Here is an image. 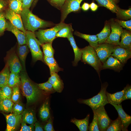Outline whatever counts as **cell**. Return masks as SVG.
Wrapping results in <instances>:
<instances>
[{"instance_id":"obj_20","label":"cell","mask_w":131,"mask_h":131,"mask_svg":"<svg viewBox=\"0 0 131 131\" xmlns=\"http://www.w3.org/2000/svg\"><path fill=\"white\" fill-rule=\"evenodd\" d=\"M52 85L54 90L61 92L64 88V84L57 73H54L50 75L48 81Z\"/></svg>"},{"instance_id":"obj_3","label":"cell","mask_w":131,"mask_h":131,"mask_svg":"<svg viewBox=\"0 0 131 131\" xmlns=\"http://www.w3.org/2000/svg\"><path fill=\"white\" fill-rule=\"evenodd\" d=\"M80 49L82 53V61L93 67L100 76V72L102 69V65L94 49L89 45Z\"/></svg>"},{"instance_id":"obj_14","label":"cell","mask_w":131,"mask_h":131,"mask_svg":"<svg viewBox=\"0 0 131 131\" xmlns=\"http://www.w3.org/2000/svg\"><path fill=\"white\" fill-rule=\"evenodd\" d=\"M124 65L116 58L111 56L102 65V69H109L119 72L123 69Z\"/></svg>"},{"instance_id":"obj_55","label":"cell","mask_w":131,"mask_h":131,"mask_svg":"<svg viewBox=\"0 0 131 131\" xmlns=\"http://www.w3.org/2000/svg\"><path fill=\"white\" fill-rule=\"evenodd\" d=\"M20 0L21 1H22L23 0Z\"/></svg>"},{"instance_id":"obj_38","label":"cell","mask_w":131,"mask_h":131,"mask_svg":"<svg viewBox=\"0 0 131 131\" xmlns=\"http://www.w3.org/2000/svg\"><path fill=\"white\" fill-rule=\"evenodd\" d=\"M12 93L11 100L14 103L20 101L21 98L19 86H16L13 87Z\"/></svg>"},{"instance_id":"obj_44","label":"cell","mask_w":131,"mask_h":131,"mask_svg":"<svg viewBox=\"0 0 131 131\" xmlns=\"http://www.w3.org/2000/svg\"><path fill=\"white\" fill-rule=\"evenodd\" d=\"M52 6L61 10L66 0H47Z\"/></svg>"},{"instance_id":"obj_19","label":"cell","mask_w":131,"mask_h":131,"mask_svg":"<svg viewBox=\"0 0 131 131\" xmlns=\"http://www.w3.org/2000/svg\"><path fill=\"white\" fill-rule=\"evenodd\" d=\"M127 87V85L121 91L113 94H110L107 91L106 92L107 100L111 104L119 105L123 101V96Z\"/></svg>"},{"instance_id":"obj_30","label":"cell","mask_w":131,"mask_h":131,"mask_svg":"<svg viewBox=\"0 0 131 131\" xmlns=\"http://www.w3.org/2000/svg\"><path fill=\"white\" fill-rule=\"evenodd\" d=\"M14 103L11 99L0 100V111L6 113L12 112Z\"/></svg>"},{"instance_id":"obj_18","label":"cell","mask_w":131,"mask_h":131,"mask_svg":"<svg viewBox=\"0 0 131 131\" xmlns=\"http://www.w3.org/2000/svg\"><path fill=\"white\" fill-rule=\"evenodd\" d=\"M67 38L70 41L74 53V59L73 64L74 66H75L77 65L79 61L81 60L82 52L81 49L79 48L76 45L73 35V33H70Z\"/></svg>"},{"instance_id":"obj_4","label":"cell","mask_w":131,"mask_h":131,"mask_svg":"<svg viewBox=\"0 0 131 131\" xmlns=\"http://www.w3.org/2000/svg\"><path fill=\"white\" fill-rule=\"evenodd\" d=\"M108 85L106 82L102 84L101 90L97 95L89 99L80 100V102L88 105L92 110L104 106L106 104L109 103L106 94V89Z\"/></svg>"},{"instance_id":"obj_29","label":"cell","mask_w":131,"mask_h":131,"mask_svg":"<svg viewBox=\"0 0 131 131\" xmlns=\"http://www.w3.org/2000/svg\"><path fill=\"white\" fill-rule=\"evenodd\" d=\"M40 117L43 121L47 120L49 118L50 111L49 99L47 98L45 100L39 111Z\"/></svg>"},{"instance_id":"obj_33","label":"cell","mask_w":131,"mask_h":131,"mask_svg":"<svg viewBox=\"0 0 131 131\" xmlns=\"http://www.w3.org/2000/svg\"><path fill=\"white\" fill-rule=\"evenodd\" d=\"M9 8L14 12L20 14L22 11V1L19 0H9Z\"/></svg>"},{"instance_id":"obj_51","label":"cell","mask_w":131,"mask_h":131,"mask_svg":"<svg viewBox=\"0 0 131 131\" xmlns=\"http://www.w3.org/2000/svg\"><path fill=\"white\" fill-rule=\"evenodd\" d=\"M35 131H43V130L40 123L38 122H36L34 124Z\"/></svg>"},{"instance_id":"obj_6","label":"cell","mask_w":131,"mask_h":131,"mask_svg":"<svg viewBox=\"0 0 131 131\" xmlns=\"http://www.w3.org/2000/svg\"><path fill=\"white\" fill-rule=\"evenodd\" d=\"M25 34L26 45L31 52L33 60L34 62L39 60L44 62L43 53L40 47L41 44L36 38L34 33L27 31Z\"/></svg>"},{"instance_id":"obj_7","label":"cell","mask_w":131,"mask_h":131,"mask_svg":"<svg viewBox=\"0 0 131 131\" xmlns=\"http://www.w3.org/2000/svg\"><path fill=\"white\" fill-rule=\"evenodd\" d=\"M92 110L96 115L99 131H106L112 120L109 117L104 106Z\"/></svg>"},{"instance_id":"obj_27","label":"cell","mask_w":131,"mask_h":131,"mask_svg":"<svg viewBox=\"0 0 131 131\" xmlns=\"http://www.w3.org/2000/svg\"><path fill=\"white\" fill-rule=\"evenodd\" d=\"M90 115L88 114L84 119L79 120L75 118L72 119L71 122L75 124L80 131H87L88 130Z\"/></svg>"},{"instance_id":"obj_50","label":"cell","mask_w":131,"mask_h":131,"mask_svg":"<svg viewBox=\"0 0 131 131\" xmlns=\"http://www.w3.org/2000/svg\"><path fill=\"white\" fill-rule=\"evenodd\" d=\"M7 5V2L3 0H0V12H2Z\"/></svg>"},{"instance_id":"obj_8","label":"cell","mask_w":131,"mask_h":131,"mask_svg":"<svg viewBox=\"0 0 131 131\" xmlns=\"http://www.w3.org/2000/svg\"><path fill=\"white\" fill-rule=\"evenodd\" d=\"M84 0H66L60 10L61 22H64L68 15L72 12H77L81 8L80 5Z\"/></svg>"},{"instance_id":"obj_47","label":"cell","mask_w":131,"mask_h":131,"mask_svg":"<svg viewBox=\"0 0 131 131\" xmlns=\"http://www.w3.org/2000/svg\"><path fill=\"white\" fill-rule=\"evenodd\" d=\"M131 99V86L129 85H127V88L124 93L123 100Z\"/></svg>"},{"instance_id":"obj_28","label":"cell","mask_w":131,"mask_h":131,"mask_svg":"<svg viewBox=\"0 0 131 131\" xmlns=\"http://www.w3.org/2000/svg\"><path fill=\"white\" fill-rule=\"evenodd\" d=\"M29 49L28 47L26 44L18 45L17 48V54L24 70L25 68V60L29 52Z\"/></svg>"},{"instance_id":"obj_48","label":"cell","mask_w":131,"mask_h":131,"mask_svg":"<svg viewBox=\"0 0 131 131\" xmlns=\"http://www.w3.org/2000/svg\"><path fill=\"white\" fill-rule=\"evenodd\" d=\"M34 0H23L22 1V9H29Z\"/></svg>"},{"instance_id":"obj_54","label":"cell","mask_w":131,"mask_h":131,"mask_svg":"<svg viewBox=\"0 0 131 131\" xmlns=\"http://www.w3.org/2000/svg\"><path fill=\"white\" fill-rule=\"evenodd\" d=\"M38 0H34V1L33 2L34 5H35L37 3Z\"/></svg>"},{"instance_id":"obj_34","label":"cell","mask_w":131,"mask_h":131,"mask_svg":"<svg viewBox=\"0 0 131 131\" xmlns=\"http://www.w3.org/2000/svg\"><path fill=\"white\" fill-rule=\"evenodd\" d=\"M20 78L19 73L11 72L8 81V85L11 88L20 85Z\"/></svg>"},{"instance_id":"obj_46","label":"cell","mask_w":131,"mask_h":131,"mask_svg":"<svg viewBox=\"0 0 131 131\" xmlns=\"http://www.w3.org/2000/svg\"><path fill=\"white\" fill-rule=\"evenodd\" d=\"M21 128L20 131H35L34 124L27 126L25 122L22 121L21 123Z\"/></svg>"},{"instance_id":"obj_23","label":"cell","mask_w":131,"mask_h":131,"mask_svg":"<svg viewBox=\"0 0 131 131\" xmlns=\"http://www.w3.org/2000/svg\"><path fill=\"white\" fill-rule=\"evenodd\" d=\"M74 35L84 39L89 43L90 46L95 49L98 45V39L96 35H90L81 33L77 31L75 32Z\"/></svg>"},{"instance_id":"obj_17","label":"cell","mask_w":131,"mask_h":131,"mask_svg":"<svg viewBox=\"0 0 131 131\" xmlns=\"http://www.w3.org/2000/svg\"><path fill=\"white\" fill-rule=\"evenodd\" d=\"M10 71L19 73L22 70V66L19 59L16 54H12L10 56L7 63Z\"/></svg>"},{"instance_id":"obj_2","label":"cell","mask_w":131,"mask_h":131,"mask_svg":"<svg viewBox=\"0 0 131 131\" xmlns=\"http://www.w3.org/2000/svg\"><path fill=\"white\" fill-rule=\"evenodd\" d=\"M23 25L26 31L35 32L40 28L52 26V22L43 20L33 14L29 9L22 10L20 14Z\"/></svg>"},{"instance_id":"obj_35","label":"cell","mask_w":131,"mask_h":131,"mask_svg":"<svg viewBox=\"0 0 131 131\" xmlns=\"http://www.w3.org/2000/svg\"><path fill=\"white\" fill-rule=\"evenodd\" d=\"M12 93V88L8 85L3 86L0 88V100L11 99Z\"/></svg>"},{"instance_id":"obj_5","label":"cell","mask_w":131,"mask_h":131,"mask_svg":"<svg viewBox=\"0 0 131 131\" xmlns=\"http://www.w3.org/2000/svg\"><path fill=\"white\" fill-rule=\"evenodd\" d=\"M66 25L64 22H60L52 28L39 29L34 33L41 45L46 43H52L56 38V35L57 33Z\"/></svg>"},{"instance_id":"obj_56","label":"cell","mask_w":131,"mask_h":131,"mask_svg":"<svg viewBox=\"0 0 131 131\" xmlns=\"http://www.w3.org/2000/svg\"></svg>"},{"instance_id":"obj_1","label":"cell","mask_w":131,"mask_h":131,"mask_svg":"<svg viewBox=\"0 0 131 131\" xmlns=\"http://www.w3.org/2000/svg\"><path fill=\"white\" fill-rule=\"evenodd\" d=\"M20 86L23 95L26 98L27 104L36 101L41 94V89L37 84L34 83L29 79L24 70L20 74Z\"/></svg>"},{"instance_id":"obj_25","label":"cell","mask_w":131,"mask_h":131,"mask_svg":"<svg viewBox=\"0 0 131 131\" xmlns=\"http://www.w3.org/2000/svg\"><path fill=\"white\" fill-rule=\"evenodd\" d=\"M100 6L104 7L112 12L117 13L119 8L116 5L117 0H95Z\"/></svg>"},{"instance_id":"obj_10","label":"cell","mask_w":131,"mask_h":131,"mask_svg":"<svg viewBox=\"0 0 131 131\" xmlns=\"http://www.w3.org/2000/svg\"><path fill=\"white\" fill-rule=\"evenodd\" d=\"M115 45L106 43L98 44L94 49L97 55L102 63L110 56L113 51Z\"/></svg>"},{"instance_id":"obj_42","label":"cell","mask_w":131,"mask_h":131,"mask_svg":"<svg viewBox=\"0 0 131 131\" xmlns=\"http://www.w3.org/2000/svg\"><path fill=\"white\" fill-rule=\"evenodd\" d=\"M93 113V117L92 121L89 126L88 130L90 131H99L96 116L95 113L94 112Z\"/></svg>"},{"instance_id":"obj_41","label":"cell","mask_w":131,"mask_h":131,"mask_svg":"<svg viewBox=\"0 0 131 131\" xmlns=\"http://www.w3.org/2000/svg\"><path fill=\"white\" fill-rule=\"evenodd\" d=\"M36 84L40 89L46 92L52 91L54 90L51 84L48 81L43 83Z\"/></svg>"},{"instance_id":"obj_49","label":"cell","mask_w":131,"mask_h":131,"mask_svg":"<svg viewBox=\"0 0 131 131\" xmlns=\"http://www.w3.org/2000/svg\"><path fill=\"white\" fill-rule=\"evenodd\" d=\"M44 129L46 131H55L51 119L50 118L48 120L47 123L44 126Z\"/></svg>"},{"instance_id":"obj_9","label":"cell","mask_w":131,"mask_h":131,"mask_svg":"<svg viewBox=\"0 0 131 131\" xmlns=\"http://www.w3.org/2000/svg\"><path fill=\"white\" fill-rule=\"evenodd\" d=\"M111 29L110 34L105 42L114 45H119L121 35L122 32V27L115 21H110Z\"/></svg>"},{"instance_id":"obj_43","label":"cell","mask_w":131,"mask_h":131,"mask_svg":"<svg viewBox=\"0 0 131 131\" xmlns=\"http://www.w3.org/2000/svg\"><path fill=\"white\" fill-rule=\"evenodd\" d=\"M4 13L0 12V34L2 33L6 29V21Z\"/></svg>"},{"instance_id":"obj_39","label":"cell","mask_w":131,"mask_h":131,"mask_svg":"<svg viewBox=\"0 0 131 131\" xmlns=\"http://www.w3.org/2000/svg\"><path fill=\"white\" fill-rule=\"evenodd\" d=\"M119 16L123 19H128L131 18V8L123 9L119 8L116 13Z\"/></svg>"},{"instance_id":"obj_45","label":"cell","mask_w":131,"mask_h":131,"mask_svg":"<svg viewBox=\"0 0 131 131\" xmlns=\"http://www.w3.org/2000/svg\"><path fill=\"white\" fill-rule=\"evenodd\" d=\"M122 27L126 28L127 30L131 31V20L127 21H122L116 19L115 20Z\"/></svg>"},{"instance_id":"obj_22","label":"cell","mask_w":131,"mask_h":131,"mask_svg":"<svg viewBox=\"0 0 131 131\" xmlns=\"http://www.w3.org/2000/svg\"><path fill=\"white\" fill-rule=\"evenodd\" d=\"M119 46L124 49L131 50V33L130 31L123 30L121 36Z\"/></svg>"},{"instance_id":"obj_32","label":"cell","mask_w":131,"mask_h":131,"mask_svg":"<svg viewBox=\"0 0 131 131\" xmlns=\"http://www.w3.org/2000/svg\"><path fill=\"white\" fill-rule=\"evenodd\" d=\"M10 71L9 66L7 63L5 67L0 73V88L3 86L8 85L10 73Z\"/></svg>"},{"instance_id":"obj_12","label":"cell","mask_w":131,"mask_h":131,"mask_svg":"<svg viewBox=\"0 0 131 131\" xmlns=\"http://www.w3.org/2000/svg\"><path fill=\"white\" fill-rule=\"evenodd\" d=\"M111 56L116 58L123 65L131 57V50L124 49L119 45L115 46Z\"/></svg>"},{"instance_id":"obj_53","label":"cell","mask_w":131,"mask_h":131,"mask_svg":"<svg viewBox=\"0 0 131 131\" xmlns=\"http://www.w3.org/2000/svg\"><path fill=\"white\" fill-rule=\"evenodd\" d=\"M90 8V4L89 3L84 2L82 5L81 8L84 11L88 10Z\"/></svg>"},{"instance_id":"obj_40","label":"cell","mask_w":131,"mask_h":131,"mask_svg":"<svg viewBox=\"0 0 131 131\" xmlns=\"http://www.w3.org/2000/svg\"><path fill=\"white\" fill-rule=\"evenodd\" d=\"M24 107L22 103L19 101L14 104L12 112L16 115L22 114L24 110Z\"/></svg>"},{"instance_id":"obj_11","label":"cell","mask_w":131,"mask_h":131,"mask_svg":"<svg viewBox=\"0 0 131 131\" xmlns=\"http://www.w3.org/2000/svg\"><path fill=\"white\" fill-rule=\"evenodd\" d=\"M4 13L5 18L8 20L12 25L26 33L27 31L24 27L20 14L14 12L9 8L6 9Z\"/></svg>"},{"instance_id":"obj_37","label":"cell","mask_w":131,"mask_h":131,"mask_svg":"<svg viewBox=\"0 0 131 131\" xmlns=\"http://www.w3.org/2000/svg\"><path fill=\"white\" fill-rule=\"evenodd\" d=\"M52 43H47L41 44L44 55L48 57H54V50L52 47Z\"/></svg>"},{"instance_id":"obj_36","label":"cell","mask_w":131,"mask_h":131,"mask_svg":"<svg viewBox=\"0 0 131 131\" xmlns=\"http://www.w3.org/2000/svg\"><path fill=\"white\" fill-rule=\"evenodd\" d=\"M74 30L71 24H67L61 29L56 35V37H61L67 38L69 34L73 33Z\"/></svg>"},{"instance_id":"obj_31","label":"cell","mask_w":131,"mask_h":131,"mask_svg":"<svg viewBox=\"0 0 131 131\" xmlns=\"http://www.w3.org/2000/svg\"><path fill=\"white\" fill-rule=\"evenodd\" d=\"M124 131V128L123 126L121 120L118 116L115 120L112 121L106 131Z\"/></svg>"},{"instance_id":"obj_15","label":"cell","mask_w":131,"mask_h":131,"mask_svg":"<svg viewBox=\"0 0 131 131\" xmlns=\"http://www.w3.org/2000/svg\"><path fill=\"white\" fill-rule=\"evenodd\" d=\"M6 29L14 34L17 39L19 45L26 44L25 33L15 27L9 21H6Z\"/></svg>"},{"instance_id":"obj_13","label":"cell","mask_w":131,"mask_h":131,"mask_svg":"<svg viewBox=\"0 0 131 131\" xmlns=\"http://www.w3.org/2000/svg\"><path fill=\"white\" fill-rule=\"evenodd\" d=\"M7 122L6 131H14L19 126L22 120V114L16 115L11 113L9 114L3 113Z\"/></svg>"},{"instance_id":"obj_26","label":"cell","mask_w":131,"mask_h":131,"mask_svg":"<svg viewBox=\"0 0 131 131\" xmlns=\"http://www.w3.org/2000/svg\"><path fill=\"white\" fill-rule=\"evenodd\" d=\"M110 33V23L107 22H106L102 31L100 33L96 35L98 39V44L105 43Z\"/></svg>"},{"instance_id":"obj_52","label":"cell","mask_w":131,"mask_h":131,"mask_svg":"<svg viewBox=\"0 0 131 131\" xmlns=\"http://www.w3.org/2000/svg\"><path fill=\"white\" fill-rule=\"evenodd\" d=\"M98 7V5L94 2H92L90 4V8L92 11H96Z\"/></svg>"},{"instance_id":"obj_21","label":"cell","mask_w":131,"mask_h":131,"mask_svg":"<svg viewBox=\"0 0 131 131\" xmlns=\"http://www.w3.org/2000/svg\"><path fill=\"white\" fill-rule=\"evenodd\" d=\"M43 59L49 68L50 75L53 73H57L60 71L63 70V69L59 66L54 57H48L44 55Z\"/></svg>"},{"instance_id":"obj_24","label":"cell","mask_w":131,"mask_h":131,"mask_svg":"<svg viewBox=\"0 0 131 131\" xmlns=\"http://www.w3.org/2000/svg\"><path fill=\"white\" fill-rule=\"evenodd\" d=\"M22 121L28 124H34L37 120L34 111L30 109L24 110L22 114Z\"/></svg>"},{"instance_id":"obj_16","label":"cell","mask_w":131,"mask_h":131,"mask_svg":"<svg viewBox=\"0 0 131 131\" xmlns=\"http://www.w3.org/2000/svg\"><path fill=\"white\" fill-rule=\"evenodd\" d=\"M115 108L120 118L125 131H128V128L131 123V116L127 114L123 110L121 104L119 105L112 104Z\"/></svg>"}]
</instances>
